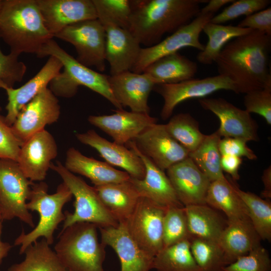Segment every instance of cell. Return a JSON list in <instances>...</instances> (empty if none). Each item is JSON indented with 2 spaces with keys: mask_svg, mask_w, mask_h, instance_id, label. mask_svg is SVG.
<instances>
[{
  "mask_svg": "<svg viewBox=\"0 0 271 271\" xmlns=\"http://www.w3.org/2000/svg\"><path fill=\"white\" fill-rule=\"evenodd\" d=\"M156 271H201L191 251L189 239L163 248L154 257Z\"/></svg>",
  "mask_w": 271,
  "mask_h": 271,
  "instance_id": "obj_34",
  "label": "cell"
},
{
  "mask_svg": "<svg viewBox=\"0 0 271 271\" xmlns=\"http://www.w3.org/2000/svg\"><path fill=\"white\" fill-rule=\"evenodd\" d=\"M165 125L170 134L189 153L195 151L206 136L200 130L198 122L188 113L174 115Z\"/></svg>",
  "mask_w": 271,
  "mask_h": 271,
  "instance_id": "obj_37",
  "label": "cell"
},
{
  "mask_svg": "<svg viewBox=\"0 0 271 271\" xmlns=\"http://www.w3.org/2000/svg\"><path fill=\"white\" fill-rule=\"evenodd\" d=\"M244 105L248 112L261 116L271 124V80L262 88L245 94Z\"/></svg>",
  "mask_w": 271,
  "mask_h": 271,
  "instance_id": "obj_43",
  "label": "cell"
},
{
  "mask_svg": "<svg viewBox=\"0 0 271 271\" xmlns=\"http://www.w3.org/2000/svg\"><path fill=\"white\" fill-rule=\"evenodd\" d=\"M88 122L107 134L113 142L123 145L134 141L157 118L149 114L117 109L110 115H90Z\"/></svg>",
  "mask_w": 271,
  "mask_h": 271,
  "instance_id": "obj_19",
  "label": "cell"
},
{
  "mask_svg": "<svg viewBox=\"0 0 271 271\" xmlns=\"http://www.w3.org/2000/svg\"><path fill=\"white\" fill-rule=\"evenodd\" d=\"M206 0H134L128 30L146 47L190 23Z\"/></svg>",
  "mask_w": 271,
  "mask_h": 271,
  "instance_id": "obj_2",
  "label": "cell"
},
{
  "mask_svg": "<svg viewBox=\"0 0 271 271\" xmlns=\"http://www.w3.org/2000/svg\"><path fill=\"white\" fill-rule=\"evenodd\" d=\"M235 190L245 205L249 219L261 240H271V203L250 192L240 189L234 183Z\"/></svg>",
  "mask_w": 271,
  "mask_h": 271,
  "instance_id": "obj_36",
  "label": "cell"
},
{
  "mask_svg": "<svg viewBox=\"0 0 271 271\" xmlns=\"http://www.w3.org/2000/svg\"><path fill=\"white\" fill-rule=\"evenodd\" d=\"M75 136L82 144L95 149L110 165L123 169L131 178L142 179L144 177V165L140 157L130 149L107 140L93 129L76 133Z\"/></svg>",
  "mask_w": 271,
  "mask_h": 271,
  "instance_id": "obj_24",
  "label": "cell"
},
{
  "mask_svg": "<svg viewBox=\"0 0 271 271\" xmlns=\"http://www.w3.org/2000/svg\"><path fill=\"white\" fill-rule=\"evenodd\" d=\"M190 236L218 241L226 224L215 209L207 204L184 206Z\"/></svg>",
  "mask_w": 271,
  "mask_h": 271,
  "instance_id": "obj_31",
  "label": "cell"
},
{
  "mask_svg": "<svg viewBox=\"0 0 271 271\" xmlns=\"http://www.w3.org/2000/svg\"><path fill=\"white\" fill-rule=\"evenodd\" d=\"M246 141L235 138H224L219 143V152L222 155L245 157L250 160L257 158L254 152L247 145Z\"/></svg>",
  "mask_w": 271,
  "mask_h": 271,
  "instance_id": "obj_46",
  "label": "cell"
},
{
  "mask_svg": "<svg viewBox=\"0 0 271 271\" xmlns=\"http://www.w3.org/2000/svg\"><path fill=\"white\" fill-rule=\"evenodd\" d=\"M166 208L140 197L133 212L124 222L133 240L154 257L163 248V220Z\"/></svg>",
  "mask_w": 271,
  "mask_h": 271,
  "instance_id": "obj_10",
  "label": "cell"
},
{
  "mask_svg": "<svg viewBox=\"0 0 271 271\" xmlns=\"http://www.w3.org/2000/svg\"><path fill=\"white\" fill-rule=\"evenodd\" d=\"M54 37L72 44L77 52L75 59L81 64L100 72L105 70L106 34L97 19L69 25Z\"/></svg>",
  "mask_w": 271,
  "mask_h": 271,
  "instance_id": "obj_9",
  "label": "cell"
},
{
  "mask_svg": "<svg viewBox=\"0 0 271 271\" xmlns=\"http://www.w3.org/2000/svg\"><path fill=\"white\" fill-rule=\"evenodd\" d=\"M50 169L62 178L75 198L74 211L64 212L65 219L61 230L78 222H88L99 227H116L118 222L106 209L94 187L68 171L62 163H52Z\"/></svg>",
  "mask_w": 271,
  "mask_h": 271,
  "instance_id": "obj_7",
  "label": "cell"
},
{
  "mask_svg": "<svg viewBox=\"0 0 271 271\" xmlns=\"http://www.w3.org/2000/svg\"><path fill=\"white\" fill-rule=\"evenodd\" d=\"M100 22L106 34L105 60L109 64L110 75L130 71L142 49L141 44L128 30L108 22Z\"/></svg>",
  "mask_w": 271,
  "mask_h": 271,
  "instance_id": "obj_25",
  "label": "cell"
},
{
  "mask_svg": "<svg viewBox=\"0 0 271 271\" xmlns=\"http://www.w3.org/2000/svg\"><path fill=\"white\" fill-rule=\"evenodd\" d=\"M220 140L216 131L206 135L199 146L189 155L211 182L225 177L221 167V155L218 147Z\"/></svg>",
  "mask_w": 271,
  "mask_h": 271,
  "instance_id": "obj_35",
  "label": "cell"
},
{
  "mask_svg": "<svg viewBox=\"0 0 271 271\" xmlns=\"http://www.w3.org/2000/svg\"><path fill=\"white\" fill-rule=\"evenodd\" d=\"M108 79L115 98L122 107L127 106L131 111L149 114V97L156 84L148 75L126 71L108 75Z\"/></svg>",
  "mask_w": 271,
  "mask_h": 271,
  "instance_id": "obj_21",
  "label": "cell"
},
{
  "mask_svg": "<svg viewBox=\"0 0 271 271\" xmlns=\"http://www.w3.org/2000/svg\"><path fill=\"white\" fill-rule=\"evenodd\" d=\"M63 68L61 62L56 57L49 56L46 63L36 75L18 88L0 84L5 90L8 102L6 109L5 120L12 126L22 108L44 88Z\"/></svg>",
  "mask_w": 271,
  "mask_h": 271,
  "instance_id": "obj_23",
  "label": "cell"
},
{
  "mask_svg": "<svg viewBox=\"0 0 271 271\" xmlns=\"http://www.w3.org/2000/svg\"><path fill=\"white\" fill-rule=\"evenodd\" d=\"M33 182L16 161L0 159V216L2 220L18 218L31 227L34 223L26 207Z\"/></svg>",
  "mask_w": 271,
  "mask_h": 271,
  "instance_id": "obj_8",
  "label": "cell"
},
{
  "mask_svg": "<svg viewBox=\"0 0 271 271\" xmlns=\"http://www.w3.org/2000/svg\"><path fill=\"white\" fill-rule=\"evenodd\" d=\"M94 188L106 209L118 223L128 218L140 197L129 179Z\"/></svg>",
  "mask_w": 271,
  "mask_h": 271,
  "instance_id": "obj_28",
  "label": "cell"
},
{
  "mask_svg": "<svg viewBox=\"0 0 271 271\" xmlns=\"http://www.w3.org/2000/svg\"><path fill=\"white\" fill-rule=\"evenodd\" d=\"M197 64L179 52L162 57L149 65L144 71L156 85L180 83L194 78Z\"/></svg>",
  "mask_w": 271,
  "mask_h": 271,
  "instance_id": "obj_29",
  "label": "cell"
},
{
  "mask_svg": "<svg viewBox=\"0 0 271 271\" xmlns=\"http://www.w3.org/2000/svg\"><path fill=\"white\" fill-rule=\"evenodd\" d=\"M190 237L184 206L167 208L163 220V248Z\"/></svg>",
  "mask_w": 271,
  "mask_h": 271,
  "instance_id": "obj_39",
  "label": "cell"
},
{
  "mask_svg": "<svg viewBox=\"0 0 271 271\" xmlns=\"http://www.w3.org/2000/svg\"><path fill=\"white\" fill-rule=\"evenodd\" d=\"M130 149L141 159L145 168L142 179L130 177L140 197H144L157 204L168 208L184 206L179 200L175 191L164 171L158 167L138 149L133 141L127 143Z\"/></svg>",
  "mask_w": 271,
  "mask_h": 271,
  "instance_id": "obj_20",
  "label": "cell"
},
{
  "mask_svg": "<svg viewBox=\"0 0 271 271\" xmlns=\"http://www.w3.org/2000/svg\"><path fill=\"white\" fill-rule=\"evenodd\" d=\"M234 0H210L208 1L206 6L200 9L202 14H214L217 11L225 5L232 3Z\"/></svg>",
  "mask_w": 271,
  "mask_h": 271,
  "instance_id": "obj_49",
  "label": "cell"
},
{
  "mask_svg": "<svg viewBox=\"0 0 271 271\" xmlns=\"http://www.w3.org/2000/svg\"><path fill=\"white\" fill-rule=\"evenodd\" d=\"M2 221L3 220L0 218V264L2 263L3 259L7 256L9 252L12 247V245L9 243L2 241Z\"/></svg>",
  "mask_w": 271,
  "mask_h": 271,
  "instance_id": "obj_51",
  "label": "cell"
},
{
  "mask_svg": "<svg viewBox=\"0 0 271 271\" xmlns=\"http://www.w3.org/2000/svg\"><path fill=\"white\" fill-rule=\"evenodd\" d=\"M237 26L258 31L271 36V8L268 7L245 17Z\"/></svg>",
  "mask_w": 271,
  "mask_h": 271,
  "instance_id": "obj_47",
  "label": "cell"
},
{
  "mask_svg": "<svg viewBox=\"0 0 271 271\" xmlns=\"http://www.w3.org/2000/svg\"><path fill=\"white\" fill-rule=\"evenodd\" d=\"M166 171L179 200L184 206L206 204L205 198L211 181L189 157Z\"/></svg>",
  "mask_w": 271,
  "mask_h": 271,
  "instance_id": "obj_18",
  "label": "cell"
},
{
  "mask_svg": "<svg viewBox=\"0 0 271 271\" xmlns=\"http://www.w3.org/2000/svg\"><path fill=\"white\" fill-rule=\"evenodd\" d=\"M64 166L72 173L87 178L94 186L126 181L130 177L126 172L116 169L105 162L86 157L73 147L66 152Z\"/></svg>",
  "mask_w": 271,
  "mask_h": 271,
  "instance_id": "obj_27",
  "label": "cell"
},
{
  "mask_svg": "<svg viewBox=\"0 0 271 271\" xmlns=\"http://www.w3.org/2000/svg\"><path fill=\"white\" fill-rule=\"evenodd\" d=\"M46 28L36 0H3L0 38L10 52L36 54L53 39Z\"/></svg>",
  "mask_w": 271,
  "mask_h": 271,
  "instance_id": "obj_3",
  "label": "cell"
},
{
  "mask_svg": "<svg viewBox=\"0 0 271 271\" xmlns=\"http://www.w3.org/2000/svg\"><path fill=\"white\" fill-rule=\"evenodd\" d=\"M189 240L191 253L201 271H223L226 264L217 241L193 236Z\"/></svg>",
  "mask_w": 271,
  "mask_h": 271,
  "instance_id": "obj_38",
  "label": "cell"
},
{
  "mask_svg": "<svg viewBox=\"0 0 271 271\" xmlns=\"http://www.w3.org/2000/svg\"><path fill=\"white\" fill-rule=\"evenodd\" d=\"M19 56L11 52L5 54L0 47V84L13 87L23 80L27 67L19 60Z\"/></svg>",
  "mask_w": 271,
  "mask_h": 271,
  "instance_id": "obj_44",
  "label": "cell"
},
{
  "mask_svg": "<svg viewBox=\"0 0 271 271\" xmlns=\"http://www.w3.org/2000/svg\"><path fill=\"white\" fill-rule=\"evenodd\" d=\"M60 115L59 100L46 87L22 108L11 128L23 144L33 134L44 129L47 125L57 121Z\"/></svg>",
  "mask_w": 271,
  "mask_h": 271,
  "instance_id": "obj_13",
  "label": "cell"
},
{
  "mask_svg": "<svg viewBox=\"0 0 271 271\" xmlns=\"http://www.w3.org/2000/svg\"><path fill=\"white\" fill-rule=\"evenodd\" d=\"M57 154L55 139L44 129L22 144L17 162L30 180L41 182L45 179L52 161Z\"/></svg>",
  "mask_w": 271,
  "mask_h": 271,
  "instance_id": "obj_16",
  "label": "cell"
},
{
  "mask_svg": "<svg viewBox=\"0 0 271 271\" xmlns=\"http://www.w3.org/2000/svg\"><path fill=\"white\" fill-rule=\"evenodd\" d=\"M46 28L54 36L75 23L97 19L92 0H36Z\"/></svg>",
  "mask_w": 271,
  "mask_h": 271,
  "instance_id": "obj_17",
  "label": "cell"
},
{
  "mask_svg": "<svg viewBox=\"0 0 271 271\" xmlns=\"http://www.w3.org/2000/svg\"><path fill=\"white\" fill-rule=\"evenodd\" d=\"M242 163L241 158L227 155L221 156V167L223 172L230 175L231 179L234 181L240 178L238 171Z\"/></svg>",
  "mask_w": 271,
  "mask_h": 271,
  "instance_id": "obj_48",
  "label": "cell"
},
{
  "mask_svg": "<svg viewBox=\"0 0 271 271\" xmlns=\"http://www.w3.org/2000/svg\"><path fill=\"white\" fill-rule=\"evenodd\" d=\"M271 259L261 245L226 265L223 271H270Z\"/></svg>",
  "mask_w": 271,
  "mask_h": 271,
  "instance_id": "obj_42",
  "label": "cell"
},
{
  "mask_svg": "<svg viewBox=\"0 0 271 271\" xmlns=\"http://www.w3.org/2000/svg\"><path fill=\"white\" fill-rule=\"evenodd\" d=\"M201 106L213 113L220 121L216 132L224 138H235L246 142L259 140L258 126L250 113L221 98H202L198 100Z\"/></svg>",
  "mask_w": 271,
  "mask_h": 271,
  "instance_id": "obj_14",
  "label": "cell"
},
{
  "mask_svg": "<svg viewBox=\"0 0 271 271\" xmlns=\"http://www.w3.org/2000/svg\"><path fill=\"white\" fill-rule=\"evenodd\" d=\"M2 3H3V0H0V10L2 7Z\"/></svg>",
  "mask_w": 271,
  "mask_h": 271,
  "instance_id": "obj_52",
  "label": "cell"
},
{
  "mask_svg": "<svg viewBox=\"0 0 271 271\" xmlns=\"http://www.w3.org/2000/svg\"><path fill=\"white\" fill-rule=\"evenodd\" d=\"M98 228L78 222L61 231L54 251L66 271H104L105 246L98 240Z\"/></svg>",
  "mask_w": 271,
  "mask_h": 271,
  "instance_id": "obj_5",
  "label": "cell"
},
{
  "mask_svg": "<svg viewBox=\"0 0 271 271\" xmlns=\"http://www.w3.org/2000/svg\"><path fill=\"white\" fill-rule=\"evenodd\" d=\"M261 238L249 219L227 220L217 241L228 265L261 246Z\"/></svg>",
  "mask_w": 271,
  "mask_h": 271,
  "instance_id": "obj_26",
  "label": "cell"
},
{
  "mask_svg": "<svg viewBox=\"0 0 271 271\" xmlns=\"http://www.w3.org/2000/svg\"><path fill=\"white\" fill-rule=\"evenodd\" d=\"M214 16L213 14H199L189 24L179 28L168 37L152 46L142 48L130 70L142 73L151 64L167 55L178 52L185 47L202 51L204 45L199 39L204 26Z\"/></svg>",
  "mask_w": 271,
  "mask_h": 271,
  "instance_id": "obj_11",
  "label": "cell"
},
{
  "mask_svg": "<svg viewBox=\"0 0 271 271\" xmlns=\"http://www.w3.org/2000/svg\"><path fill=\"white\" fill-rule=\"evenodd\" d=\"M48 188L47 184L42 181L32 186L26 207L29 211L39 213V221L33 230L27 233L23 230L15 239L14 245L20 246V254H24L26 248L40 237H43L50 245L52 244L55 230L65 219L62 209L72 198L71 191L63 182L54 194H49Z\"/></svg>",
  "mask_w": 271,
  "mask_h": 271,
  "instance_id": "obj_6",
  "label": "cell"
},
{
  "mask_svg": "<svg viewBox=\"0 0 271 271\" xmlns=\"http://www.w3.org/2000/svg\"><path fill=\"white\" fill-rule=\"evenodd\" d=\"M97 19L128 30L132 12L129 0H92Z\"/></svg>",
  "mask_w": 271,
  "mask_h": 271,
  "instance_id": "obj_40",
  "label": "cell"
},
{
  "mask_svg": "<svg viewBox=\"0 0 271 271\" xmlns=\"http://www.w3.org/2000/svg\"><path fill=\"white\" fill-rule=\"evenodd\" d=\"M133 141L141 152L164 171L189 157L188 151L170 134L165 124H153Z\"/></svg>",
  "mask_w": 271,
  "mask_h": 271,
  "instance_id": "obj_15",
  "label": "cell"
},
{
  "mask_svg": "<svg viewBox=\"0 0 271 271\" xmlns=\"http://www.w3.org/2000/svg\"><path fill=\"white\" fill-rule=\"evenodd\" d=\"M24 254V259L11 265L8 271H66L44 238L30 245Z\"/></svg>",
  "mask_w": 271,
  "mask_h": 271,
  "instance_id": "obj_33",
  "label": "cell"
},
{
  "mask_svg": "<svg viewBox=\"0 0 271 271\" xmlns=\"http://www.w3.org/2000/svg\"><path fill=\"white\" fill-rule=\"evenodd\" d=\"M155 87L164 100L161 112L163 120L170 118L175 108L184 101L204 98L221 90L237 93L234 83L227 77L220 74L203 78H193L175 84H158Z\"/></svg>",
  "mask_w": 271,
  "mask_h": 271,
  "instance_id": "obj_12",
  "label": "cell"
},
{
  "mask_svg": "<svg viewBox=\"0 0 271 271\" xmlns=\"http://www.w3.org/2000/svg\"><path fill=\"white\" fill-rule=\"evenodd\" d=\"M251 29L237 26L207 23L202 31L207 36L208 41L204 49L197 55V61L204 65L215 63L223 47L231 40L250 33Z\"/></svg>",
  "mask_w": 271,
  "mask_h": 271,
  "instance_id": "obj_32",
  "label": "cell"
},
{
  "mask_svg": "<svg viewBox=\"0 0 271 271\" xmlns=\"http://www.w3.org/2000/svg\"><path fill=\"white\" fill-rule=\"evenodd\" d=\"M205 202L210 207L224 212L227 220L249 219L246 207L236 193L232 179L225 177L211 182Z\"/></svg>",
  "mask_w": 271,
  "mask_h": 271,
  "instance_id": "obj_30",
  "label": "cell"
},
{
  "mask_svg": "<svg viewBox=\"0 0 271 271\" xmlns=\"http://www.w3.org/2000/svg\"><path fill=\"white\" fill-rule=\"evenodd\" d=\"M261 180L263 184V190L261 193L262 197L267 200L271 198V167L265 169L262 173Z\"/></svg>",
  "mask_w": 271,
  "mask_h": 271,
  "instance_id": "obj_50",
  "label": "cell"
},
{
  "mask_svg": "<svg viewBox=\"0 0 271 271\" xmlns=\"http://www.w3.org/2000/svg\"><path fill=\"white\" fill-rule=\"evenodd\" d=\"M0 107V159L17 162L22 143L15 136L11 126L1 114Z\"/></svg>",
  "mask_w": 271,
  "mask_h": 271,
  "instance_id": "obj_45",
  "label": "cell"
},
{
  "mask_svg": "<svg viewBox=\"0 0 271 271\" xmlns=\"http://www.w3.org/2000/svg\"><path fill=\"white\" fill-rule=\"evenodd\" d=\"M36 55L39 58L55 57L63 65V71L49 83V89L57 97H72L77 93L79 86L82 85L104 97L117 109H123L112 92L108 75L100 73L81 64L53 39L46 43Z\"/></svg>",
  "mask_w": 271,
  "mask_h": 271,
  "instance_id": "obj_4",
  "label": "cell"
},
{
  "mask_svg": "<svg viewBox=\"0 0 271 271\" xmlns=\"http://www.w3.org/2000/svg\"><path fill=\"white\" fill-rule=\"evenodd\" d=\"M271 36L256 30L235 38L222 49L216 61L219 74L227 77L237 93L261 89L271 80L268 55Z\"/></svg>",
  "mask_w": 271,
  "mask_h": 271,
  "instance_id": "obj_1",
  "label": "cell"
},
{
  "mask_svg": "<svg viewBox=\"0 0 271 271\" xmlns=\"http://www.w3.org/2000/svg\"><path fill=\"white\" fill-rule=\"evenodd\" d=\"M270 2V0L234 1L220 13L214 15L210 22L222 24L242 16L247 17L267 8Z\"/></svg>",
  "mask_w": 271,
  "mask_h": 271,
  "instance_id": "obj_41",
  "label": "cell"
},
{
  "mask_svg": "<svg viewBox=\"0 0 271 271\" xmlns=\"http://www.w3.org/2000/svg\"><path fill=\"white\" fill-rule=\"evenodd\" d=\"M0 218H1V216H0Z\"/></svg>",
  "mask_w": 271,
  "mask_h": 271,
  "instance_id": "obj_53",
  "label": "cell"
},
{
  "mask_svg": "<svg viewBox=\"0 0 271 271\" xmlns=\"http://www.w3.org/2000/svg\"><path fill=\"white\" fill-rule=\"evenodd\" d=\"M101 242L117 254L121 271H150L154 257L143 250L131 237L124 222L116 227H99Z\"/></svg>",
  "mask_w": 271,
  "mask_h": 271,
  "instance_id": "obj_22",
  "label": "cell"
}]
</instances>
